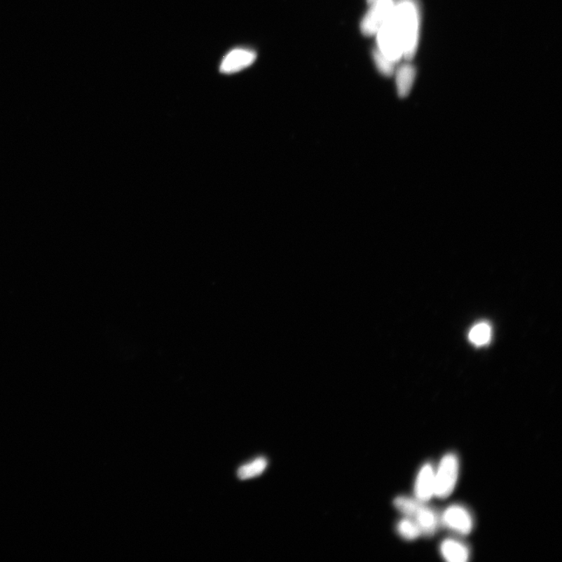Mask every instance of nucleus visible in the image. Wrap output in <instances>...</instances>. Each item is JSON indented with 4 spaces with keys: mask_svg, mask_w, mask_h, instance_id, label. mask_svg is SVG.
Segmentation results:
<instances>
[{
    "mask_svg": "<svg viewBox=\"0 0 562 562\" xmlns=\"http://www.w3.org/2000/svg\"><path fill=\"white\" fill-rule=\"evenodd\" d=\"M370 9L363 17L361 32L366 36H376L381 27L392 15L395 0H378L370 5Z\"/></svg>",
    "mask_w": 562,
    "mask_h": 562,
    "instance_id": "nucleus-4",
    "label": "nucleus"
},
{
    "mask_svg": "<svg viewBox=\"0 0 562 562\" xmlns=\"http://www.w3.org/2000/svg\"><path fill=\"white\" fill-rule=\"evenodd\" d=\"M441 552L445 560L451 562H465L470 558L468 547L452 539L444 541L441 545Z\"/></svg>",
    "mask_w": 562,
    "mask_h": 562,
    "instance_id": "nucleus-10",
    "label": "nucleus"
},
{
    "mask_svg": "<svg viewBox=\"0 0 562 562\" xmlns=\"http://www.w3.org/2000/svg\"><path fill=\"white\" fill-rule=\"evenodd\" d=\"M376 36L378 37V49L395 64L399 63L403 58V46L392 15Z\"/></svg>",
    "mask_w": 562,
    "mask_h": 562,
    "instance_id": "nucleus-3",
    "label": "nucleus"
},
{
    "mask_svg": "<svg viewBox=\"0 0 562 562\" xmlns=\"http://www.w3.org/2000/svg\"><path fill=\"white\" fill-rule=\"evenodd\" d=\"M458 461L453 454L445 455L435 474L434 495L447 498L453 492L458 476Z\"/></svg>",
    "mask_w": 562,
    "mask_h": 562,
    "instance_id": "nucleus-2",
    "label": "nucleus"
},
{
    "mask_svg": "<svg viewBox=\"0 0 562 562\" xmlns=\"http://www.w3.org/2000/svg\"><path fill=\"white\" fill-rule=\"evenodd\" d=\"M376 1H378V0H367V3L369 5H372L373 4L376 3Z\"/></svg>",
    "mask_w": 562,
    "mask_h": 562,
    "instance_id": "nucleus-15",
    "label": "nucleus"
},
{
    "mask_svg": "<svg viewBox=\"0 0 562 562\" xmlns=\"http://www.w3.org/2000/svg\"><path fill=\"white\" fill-rule=\"evenodd\" d=\"M267 466L264 458H259L250 464L242 466L238 471V476L241 479H247L262 474Z\"/></svg>",
    "mask_w": 562,
    "mask_h": 562,
    "instance_id": "nucleus-13",
    "label": "nucleus"
},
{
    "mask_svg": "<svg viewBox=\"0 0 562 562\" xmlns=\"http://www.w3.org/2000/svg\"><path fill=\"white\" fill-rule=\"evenodd\" d=\"M397 92L400 98H406L413 87L416 77V67L409 63L402 64L394 74Z\"/></svg>",
    "mask_w": 562,
    "mask_h": 562,
    "instance_id": "nucleus-9",
    "label": "nucleus"
},
{
    "mask_svg": "<svg viewBox=\"0 0 562 562\" xmlns=\"http://www.w3.org/2000/svg\"><path fill=\"white\" fill-rule=\"evenodd\" d=\"M403 46V58L413 60L419 46L421 8L419 0H395L392 13Z\"/></svg>",
    "mask_w": 562,
    "mask_h": 562,
    "instance_id": "nucleus-1",
    "label": "nucleus"
},
{
    "mask_svg": "<svg viewBox=\"0 0 562 562\" xmlns=\"http://www.w3.org/2000/svg\"><path fill=\"white\" fill-rule=\"evenodd\" d=\"M443 523L449 529L468 535L472 530L474 522L470 514L463 507L453 505L444 512Z\"/></svg>",
    "mask_w": 562,
    "mask_h": 562,
    "instance_id": "nucleus-5",
    "label": "nucleus"
},
{
    "mask_svg": "<svg viewBox=\"0 0 562 562\" xmlns=\"http://www.w3.org/2000/svg\"><path fill=\"white\" fill-rule=\"evenodd\" d=\"M372 57L376 67H378V71L383 76L392 77V75H394L396 70V64L389 60L385 55L378 49V46L373 48Z\"/></svg>",
    "mask_w": 562,
    "mask_h": 562,
    "instance_id": "nucleus-11",
    "label": "nucleus"
},
{
    "mask_svg": "<svg viewBox=\"0 0 562 562\" xmlns=\"http://www.w3.org/2000/svg\"><path fill=\"white\" fill-rule=\"evenodd\" d=\"M397 530L400 536L407 540H416L422 534L419 526L413 519L408 517L400 521Z\"/></svg>",
    "mask_w": 562,
    "mask_h": 562,
    "instance_id": "nucleus-14",
    "label": "nucleus"
},
{
    "mask_svg": "<svg viewBox=\"0 0 562 562\" xmlns=\"http://www.w3.org/2000/svg\"><path fill=\"white\" fill-rule=\"evenodd\" d=\"M435 472L433 465H424L418 474L415 484V495L417 500L425 503L434 495Z\"/></svg>",
    "mask_w": 562,
    "mask_h": 562,
    "instance_id": "nucleus-7",
    "label": "nucleus"
},
{
    "mask_svg": "<svg viewBox=\"0 0 562 562\" xmlns=\"http://www.w3.org/2000/svg\"><path fill=\"white\" fill-rule=\"evenodd\" d=\"M419 526L423 535L432 537L437 531L440 524V519L433 509L420 502L410 517Z\"/></svg>",
    "mask_w": 562,
    "mask_h": 562,
    "instance_id": "nucleus-8",
    "label": "nucleus"
},
{
    "mask_svg": "<svg viewBox=\"0 0 562 562\" xmlns=\"http://www.w3.org/2000/svg\"><path fill=\"white\" fill-rule=\"evenodd\" d=\"M257 55L256 52L246 49H236L231 51L221 63V72L226 74L241 71L254 63Z\"/></svg>",
    "mask_w": 562,
    "mask_h": 562,
    "instance_id": "nucleus-6",
    "label": "nucleus"
},
{
    "mask_svg": "<svg viewBox=\"0 0 562 562\" xmlns=\"http://www.w3.org/2000/svg\"><path fill=\"white\" fill-rule=\"evenodd\" d=\"M491 338V328L488 324L481 323L471 329L469 339L477 346H483L489 343Z\"/></svg>",
    "mask_w": 562,
    "mask_h": 562,
    "instance_id": "nucleus-12",
    "label": "nucleus"
}]
</instances>
